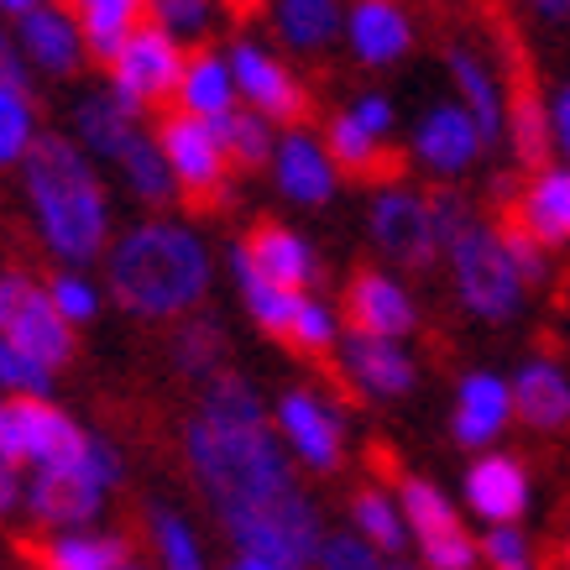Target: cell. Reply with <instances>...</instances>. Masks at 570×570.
Returning a JSON list of instances; mask_svg holds the SVG:
<instances>
[{"mask_svg": "<svg viewBox=\"0 0 570 570\" xmlns=\"http://www.w3.org/2000/svg\"><path fill=\"white\" fill-rule=\"evenodd\" d=\"M178 455L230 550L267 554L288 570L314 566L330 523L277 440L257 382L230 366L209 377L178 430Z\"/></svg>", "mask_w": 570, "mask_h": 570, "instance_id": "6da1fadb", "label": "cell"}, {"mask_svg": "<svg viewBox=\"0 0 570 570\" xmlns=\"http://www.w3.org/2000/svg\"><path fill=\"white\" fill-rule=\"evenodd\" d=\"M100 267L105 298L141 325H178L184 314L205 309L209 288H215L209 242L168 209L121 225L105 246Z\"/></svg>", "mask_w": 570, "mask_h": 570, "instance_id": "7a4b0ae2", "label": "cell"}, {"mask_svg": "<svg viewBox=\"0 0 570 570\" xmlns=\"http://www.w3.org/2000/svg\"><path fill=\"white\" fill-rule=\"evenodd\" d=\"M17 184L37 246L58 267H95L105 257L116 236V199L105 168L69 131H42L17 168Z\"/></svg>", "mask_w": 570, "mask_h": 570, "instance_id": "3957f363", "label": "cell"}, {"mask_svg": "<svg viewBox=\"0 0 570 570\" xmlns=\"http://www.w3.org/2000/svg\"><path fill=\"white\" fill-rule=\"evenodd\" d=\"M434 199H440V236H445L440 267H445L455 309L492 330L523 320L534 294H529V283L513 267V252L502 242V220L482 215L466 194H455L450 184H440Z\"/></svg>", "mask_w": 570, "mask_h": 570, "instance_id": "277c9868", "label": "cell"}, {"mask_svg": "<svg viewBox=\"0 0 570 570\" xmlns=\"http://www.w3.org/2000/svg\"><path fill=\"white\" fill-rule=\"evenodd\" d=\"M126 482V450L110 434L89 430L85 450L58 461V466H37L21 482V519L37 534H58V529H89L105 519L110 498Z\"/></svg>", "mask_w": 570, "mask_h": 570, "instance_id": "5b68a950", "label": "cell"}, {"mask_svg": "<svg viewBox=\"0 0 570 570\" xmlns=\"http://www.w3.org/2000/svg\"><path fill=\"white\" fill-rule=\"evenodd\" d=\"M366 242L393 273H430L440 267V199L409 178H377L366 194Z\"/></svg>", "mask_w": 570, "mask_h": 570, "instance_id": "8992f818", "label": "cell"}, {"mask_svg": "<svg viewBox=\"0 0 570 570\" xmlns=\"http://www.w3.org/2000/svg\"><path fill=\"white\" fill-rule=\"evenodd\" d=\"M393 498L409 523V544L424 570H482L476 529L466 523L461 502L424 471H393Z\"/></svg>", "mask_w": 570, "mask_h": 570, "instance_id": "52a82bcc", "label": "cell"}, {"mask_svg": "<svg viewBox=\"0 0 570 570\" xmlns=\"http://www.w3.org/2000/svg\"><path fill=\"white\" fill-rule=\"evenodd\" d=\"M273 409V430L288 450L298 476H335L351 455V414L346 403L314 382H294L267 403Z\"/></svg>", "mask_w": 570, "mask_h": 570, "instance_id": "ba28073f", "label": "cell"}, {"mask_svg": "<svg viewBox=\"0 0 570 570\" xmlns=\"http://www.w3.org/2000/svg\"><path fill=\"white\" fill-rule=\"evenodd\" d=\"M230 73H236V95L246 110H257L283 131V126H304L314 116V89L309 79L294 69V58L273 42H262L257 32H236L225 42Z\"/></svg>", "mask_w": 570, "mask_h": 570, "instance_id": "9c48e42d", "label": "cell"}, {"mask_svg": "<svg viewBox=\"0 0 570 570\" xmlns=\"http://www.w3.org/2000/svg\"><path fill=\"white\" fill-rule=\"evenodd\" d=\"M157 147H163V163L178 184V199H194V205H225L236 194V168L220 147V131L209 121H194L184 110H168L163 121L153 126Z\"/></svg>", "mask_w": 570, "mask_h": 570, "instance_id": "30bf717a", "label": "cell"}, {"mask_svg": "<svg viewBox=\"0 0 570 570\" xmlns=\"http://www.w3.org/2000/svg\"><path fill=\"white\" fill-rule=\"evenodd\" d=\"M330 362H335V377L346 382V393L362 403H403L424 382V362H419L414 341H393V335L346 330Z\"/></svg>", "mask_w": 570, "mask_h": 570, "instance_id": "8fae6325", "label": "cell"}, {"mask_svg": "<svg viewBox=\"0 0 570 570\" xmlns=\"http://www.w3.org/2000/svg\"><path fill=\"white\" fill-rule=\"evenodd\" d=\"M184 58H189V48H178L168 32H157L153 21H141L137 32L105 58V85L116 89L121 100H131L137 110L174 105V89L184 79Z\"/></svg>", "mask_w": 570, "mask_h": 570, "instance_id": "7c38bea8", "label": "cell"}, {"mask_svg": "<svg viewBox=\"0 0 570 570\" xmlns=\"http://www.w3.org/2000/svg\"><path fill=\"white\" fill-rule=\"evenodd\" d=\"M341 320H346V330L393 335V341H414L424 330V309H419V294L409 288V277L382 267V262L351 267L346 288H341Z\"/></svg>", "mask_w": 570, "mask_h": 570, "instance_id": "4fadbf2b", "label": "cell"}, {"mask_svg": "<svg viewBox=\"0 0 570 570\" xmlns=\"http://www.w3.org/2000/svg\"><path fill=\"white\" fill-rule=\"evenodd\" d=\"M409 157H414V168L434 184H461L466 174H476L487 157V137L476 131L461 105L450 100H434L424 105L409 126Z\"/></svg>", "mask_w": 570, "mask_h": 570, "instance_id": "5bb4252c", "label": "cell"}, {"mask_svg": "<svg viewBox=\"0 0 570 570\" xmlns=\"http://www.w3.org/2000/svg\"><path fill=\"white\" fill-rule=\"evenodd\" d=\"M461 513L476 519L482 529H498V523H523L534 513V471L523 466V455L513 450H482V455H471L466 471H461Z\"/></svg>", "mask_w": 570, "mask_h": 570, "instance_id": "9a60e30c", "label": "cell"}, {"mask_svg": "<svg viewBox=\"0 0 570 570\" xmlns=\"http://www.w3.org/2000/svg\"><path fill=\"white\" fill-rule=\"evenodd\" d=\"M440 63L450 79V100L476 121V131L487 137V153H502V141H508V73H502V63L466 37H450L440 48Z\"/></svg>", "mask_w": 570, "mask_h": 570, "instance_id": "2e32d148", "label": "cell"}, {"mask_svg": "<svg viewBox=\"0 0 570 570\" xmlns=\"http://www.w3.org/2000/svg\"><path fill=\"white\" fill-rule=\"evenodd\" d=\"M450 445L482 455L502 445V434L513 430V393H508V372L498 366H466L450 393Z\"/></svg>", "mask_w": 570, "mask_h": 570, "instance_id": "e0dca14e", "label": "cell"}, {"mask_svg": "<svg viewBox=\"0 0 570 570\" xmlns=\"http://www.w3.org/2000/svg\"><path fill=\"white\" fill-rule=\"evenodd\" d=\"M267 178L283 205L294 209H330L335 194H341V168L330 163L325 141L314 126H283L273 147V163H267Z\"/></svg>", "mask_w": 570, "mask_h": 570, "instance_id": "ac0fdd59", "label": "cell"}, {"mask_svg": "<svg viewBox=\"0 0 570 570\" xmlns=\"http://www.w3.org/2000/svg\"><path fill=\"white\" fill-rule=\"evenodd\" d=\"M502 220L523 230L529 242H539L550 257L570 252V168L566 163H539L529 174H519L513 194H508V209Z\"/></svg>", "mask_w": 570, "mask_h": 570, "instance_id": "d6986e66", "label": "cell"}, {"mask_svg": "<svg viewBox=\"0 0 570 570\" xmlns=\"http://www.w3.org/2000/svg\"><path fill=\"white\" fill-rule=\"evenodd\" d=\"M17 32V48L27 58L32 79H79L89 63V48H85V32L63 0H37L32 11H21L11 21Z\"/></svg>", "mask_w": 570, "mask_h": 570, "instance_id": "ffe728a7", "label": "cell"}, {"mask_svg": "<svg viewBox=\"0 0 570 570\" xmlns=\"http://www.w3.org/2000/svg\"><path fill=\"white\" fill-rule=\"evenodd\" d=\"M419 42V27L403 0H346V27H341V48L351 63L366 73L397 69Z\"/></svg>", "mask_w": 570, "mask_h": 570, "instance_id": "44dd1931", "label": "cell"}, {"mask_svg": "<svg viewBox=\"0 0 570 570\" xmlns=\"http://www.w3.org/2000/svg\"><path fill=\"white\" fill-rule=\"evenodd\" d=\"M89 440V430L79 419L52 403V397H11V434H6V455L17 461L21 471L37 466H58L79 455Z\"/></svg>", "mask_w": 570, "mask_h": 570, "instance_id": "7402d4cb", "label": "cell"}, {"mask_svg": "<svg viewBox=\"0 0 570 570\" xmlns=\"http://www.w3.org/2000/svg\"><path fill=\"white\" fill-rule=\"evenodd\" d=\"M513 393V424L534 434H566L570 430V366L554 351H529L508 372Z\"/></svg>", "mask_w": 570, "mask_h": 570, "instance_id": "603a6c76", "label": "cell"}, {"mask_svg": "<svg viewBox=\"0 0 570 570\" xmlns=\"http://www.w3.org/2000/svg\"><path fill=\"white\" fill-rule=\"evenodd\" d=\"M236 246L252 257V267L262 277H273L277 288H288V294H320V283H325L320 246L288 220H257Z\"/></svg>", "mask_w": 570, "mask_h": 570, "instance_id": "cb8c5ba5", "label": "cell"}, {"mask_svg": "<svg viewBox=\"0 0 570 570\" xmlns=\"http://www.w3.org/2000/svg\"><path fill=\"white\" fill-rule=\"evenodd\" d=\"M147 131V110H137L131 100H121L110 85L85 89L69 110V137L85 147L100 168H110L116 157L131 147V141Z\"/></svg>", "mask_w": 570, "mask_h": 570, "instance_id": "d4e9b609", "label": "cell"}, {"mask_svg": "<svg viewBox=\"0 0 570 570\" xmlns=\"http://www.w3.org/2000/svg\"><path fill=\"white\" fill-rule=\"evenodd\" d=\"M0 335H6L11 346H21L27 356H37V362L48 366V372H63V366L79 356V330H73L63 314L52 309L37 277H27V288L17 294V304L6 309V320H0Z\"/></svg>", "mask_w": 570, "mask_h": 570, "instance_id": "484cf974", "label": "cell"}, {"mask_svg": "<svg viewBox=\"0 0 570 570\" xmlns=\"http://www.w3.org/2000/svg\"><path fill=\"white\" fill-rule=\"evenodd\" d=\"M267 27H273L283 52L320 58V52L341 48L346 0H267Z\"/></svg>", "mask_w": 570, "mask_h": 570, "instance_id": "4316f807", "label": "cell"}, {"mask_svg": "<svg viewBox=\"0 0 570 570\" xmlns=\"http://www.w3.org/2000/svg\"><path fill=\"white\" fill-rule=\"evenodd\" d=\"M236 105H242V95H236V73H230L225 48H209V42L205 48H189L184 79H178V89H174V110L215 126V121H225Z\"/></svg>", "mask_w": 570, "mask_h": 570, "instance_id": "83f0119b", "label": "cell"}, {"mask_svg": "<svg viewBox=\"0 0 570 570\" xmlns=\"http://www.w3.org/2000/svg\"><path fill=\"white\" fill-rule=\"evenodd\" d=\"M320 141H325L330 163L341 168V178H362V184L393 178V157H397L393 141H382L377 131H366L351 105H335V110H330Z\"/></svg>", "mask_w": 570, "mask_h": 570, "instance_id": "f1b7e54d", "label": "cell"}, {"mask_svg": "<svg viewBox=\"0 0 570 570\" xmlns=\"http://www.w3.org/2000/svg\"><path fill=\"white\" fill-rule=\"evenodd\" d=\"M126 560H131V539L105 523L37 539V570H121Z\"/></svg>", "mask_w": 570, "mask_h": 570, "instance_id": "f546056e", "label": "cell"}, {"mask_svg": "<svg viewBox=\"0 0 570 570\" xmlns=\"http://www.w3.org/2000/svg\"><path fill=\"white\" fill-rule=\"evenodd\" d=\"M141 539H147V550H153V570H215L199 523H194L178 502H147Z\"/></svg>", "mask_w": 570, "mask_h": 570, "instance_id": "4dcf8cb0", "label": "cell"}, {"mask_svg": "<svg viewBox=\"0 0 570 570\" xmlns=\"http://www.w3.org/2000/svg\"><path fill=\"white\" fill-rule=\"evenodd\" d=\"M225 362H230V335L215 314H184L174 330H168V366H174L184 382H199L205 387L209 377H220Z\"/></svg>", "mask_w": 570, "mask_h": 570, "instance_id": "1f68e13d", "label": "cell"}, {"mask_svg": "<svg viewBox=\"0 0 570 570\" xmlns=\"http://www.w3.org/2000/svg\"><path fill=\"white\" fill-rule=\"evenodd\" d=\"M225 273H230V288H236V298H242L246 320H252L267 341H283V335H288V320H294L298 294L277 288L273 277H262L236 242H230V252H225Z\"/></svg>", "mask_w": 570, "mask_h": 570, "instance_id": "d6a6232c", "label": "cell"}, {"mask_svg": "<svg viewBox=\"0 0 570 570\" xmlns=\"http://www.w3.org/2000/svg\"><path fill=\"white\" fill-rule=\"evenodd\" d=\"M346 529H356L366 544H377L387 560H403V554H409V523H403V508H397V498H393V482L351 487Z\"/></svg>", "mask_w": 570, "mask_h": 570, "instance_id": "836d02e7", "label": "cell"}, {"mask_svg": "<svg viewBox=\"0 0 570 570\" xmlns=\"http://www.w3.org/2000/svg\"><path fill=\"white\" fill-rule=\"evenodd\" d=\"M110 174L121 178V189L131 194L147 215L178 205V184H174V174H168V163H163V147H157L153 126H147V131H141V137L131 141L116 163H110Z\"/></svg>", "mask_w": 570, "mask_h": 570, "instance_id": "e575fe53", "label": "cell"}, {"mask_svg": "<svg viewBox=\"0 0 570 570\" xmlns=\"http://www.w3.org/2000/svg\"><path fill=\"white\" fill-rule=\"evenodd\" d=\"M63 6H69L73 21H79L85 48L95 63H105V58L147 21V0H63Z\"/></svg>", "mask_w": 570, "mask_h": 570, "instance_id": "d590c367", "label": "cell"}, {"mask_svg": "<svg viewBox=\"0 0 570 570\" xmlns=\"http://www.w3.org/2000/svg\"><path fill=\"white\" fill-rule=\"evenodd\" d=\"M341 335H346V320H341V304H335V298L298 294L283 346L294 351V356H304V362H330L335 346H341Z\"/></svg>", "mask_w": 570, "mask_h": 570, "instance_id": "8d00e7d4", "label": "cell"}, {"mask_svg": "<svg viewBox=\"0 0 570 570\" xmlns=\"http://www.w3.org/2000/svg\"><path fill=\"white\" fill-rule=\"evenodd\" d=\"M215 131H220V147H225V157H230L236 174H267L273 147H277V126L267 121V116L236 105L225 121H215Z\"/></svg>", "mask_w": 570, "mask_h": 570, "instance_id": "74e56055", "label": "cell"}, {"mask_svg": "<svg viewBox=\"0 0 570 570\" xmlns=\"http://www.w3.org/2000/svg\"><path fill=\"white\" fill-rule=\"evenodd\" d=\"M42 137V110H37V95L21 85H0V174L11 168L17 174L27 153Z\"/></svg>", "mask_w": 570, "mask_h": 570, "instance_id": "f35d334b", "label": "cell"}, {"mask_svg": "<svg viewBox=\"0 0 570 570\" xmlns=\"http://www.w3.org/2000/svg\"><path fill=\"white\" fill-rule=\"evenodd\" d=\"M42 294H48V304L63 320H69L73 330H85V325H95L105 314V283H95L89 277V267H52V277H42Z\"/></svg>", "mask_w": 570, "mask_h": 570, "instance_id": "ab89813d", "label": "cell"}, {"mask_svg": "<svg viewBox=\"0 0 570 570\" xmlns=\"http://www.w3.org/2000/svg\"><path fill=\"white\" fill-rule=\"evenodd\" d=\"M147 21L178 48H205L220 27V0H147Z\"/></svg>", "mask_w": 570, "mask_h": 570, "instance_id": "60d3db41", "label": "cell"}, {"mask_svg": "<svg viewBox=\"0 0 570 570\" xmlns=\"http://www.w3.org/2000/svg\"><path fill=\"white\" fill-rule=\"evenodd\" d=\"M476 550H482V570H544L534 539L523 523H498V529H482L476 534Z\"/></svg>", "mask_w": 570, "mask_h": 570, "instance_id": "b9f144b4", "label": "cell"}, {"mask_svg": "<svg viewBox=\"0 0 570 570\" xmlns=\"http://www.w3.org/2000/svg\"><path fill=\"white\" fill-rule=\"evenodd\" d=\"M387 566H393V560H387L377 544H366L356 529L341 523V529H325L309 570H387Z\"/></svg>", "mask_w": 570, "mask_h": 570, "instance_id": "7bdbcfd3", "label": "cell"}, {"mask_svg": "<svg viewBox=\"0 0 570 570\" xmlns=\"http://www.w3.org/2000/svg\"><path fill=\"white\" fill-rule=\"evenodd\" d=\"M52 377L58 372H48L37 356L0 335V397H52Z\"/></svg>", "mask_w": 570, "mask_h": 570, "instance_id": "ee69618b", "label": "cell"}, {"mask_svg": "<svg viewBox=\"0 0 570 570\" xmlns=\"http://www.w3.org/2000/svg\"><path fill=\"white\" fill-rule=\"evenodd\" d=\"M502 242H508V252H513V267H519V277L529 283V294H544L554 277V257L544 252L539 242H529L523 230H513V225L502 220Z\"/></svg>", "mask_w": 570, "mask_h": 570, "instance_id": "f6af8a7d", "label": "cell"}, {"mask_svg": "<svg viewBox=\"0 0 570 570\" xmlns=\"http://www.w3.org/2000/svg\"><path fill=\"white\" fill-rule=\"evenodd\" d=\"M346 105L356 110V121H362L366 131H377L382 141H397V100L387 95V89L366 85V89H356Z\"/></svg>", "mask_w": 570, "mask_h": 570, "instance_id": "bcb514c9", "label": "cell"}, {"mask_svg": "<svg viewBox=\"0 0 570 570\" xmlns=\"http://www.w3.org/2000/svg\"><path fill=\"white\" fill-rule=\"evenodd\" d=\"M544 121H550V157L570 168V73H560L544 95Z\"/></svg>", "mask_w": 570, "mask_h": 570, "instance_id": "7dc6e473", "label": "cell"}, {"mask_svg": "<svg viewBox=\"0 0 570 570\" xmlns=\"http://www.w3.org/2000/svg\"><path fill=\"white\" fill-rule=\"evenodd\" d=\"M0 85H21V89H32V69H27V58H21L17 48V32H11V21L0 17Z\"/></svg>", "mask_w": 570, "mask_h": 570, "instance_id": "c3c4849f", "label": "cell"}, {"mask_svg": "<svg viewBox=\"0 0 570 570\" xmlns=\"http://www.w3.org/2000/svg\"><path fill=\"white\" fill-rule=\"evenodd\" d=\"M21 482H27V471L0 450V523H11L21 513Z\"/></svg>", "mask_w": 570, "mask_h": 570, "instance_id": "681fc988", "label": "cell"}, {"mask_svg": "<svg viewBox=\"0 0 570 570\" xmlns=\"http://www.w3.org/2000/svg\"><path fill=\"white\" fill-rule=\"evenodd\" d=\"M519 6L534 21H544V27H560V21H570V0H519Z\"/></svg>", "mask_w": 570, "mask_h": 570, "instance_id": "f907efd6", "label": "cell"}, {"mask_svg": "<svg viewBox=\"0 0 570 570\" xmlns=\"http://www.w3.org/2000/svg\"><path fill=\"white\" fill-rule=\"evenodd\" d=\"M27 277L32 273H21V267H0V320H6V309L17 304V294L27 288Z\"/></svg>", "mask_w": 570, "mask_h": 570, "instance_id": "816d5d0a", "label": "cell"}, {"mask_svg": "<svg viewBox=\"0 0 570 570\" xmlns=\"http://www.w3.org/2000/svg\"><path fill=\"white\" fill-rule=\"evenodd\" d=\"M225 570H288V566H277V560H267V554L230 550V560H225Z\"/></svg>", "mask_w": 570, "mask_h": 570, "instance_id": "f5cc1de1", "label": "cell"}, {"mask_svg": "<svg viewBox=\"0 0 570 570\" xmlns=\"http://www.w3.org/2000/svg\"><path fill=\"white\" fill-rule=\"evenodd\" d=\"M32 6H37V0H0V17H11V21H17L21 11H32Z\"/></svg>", "mask_w": 570, "mask_h": 570, "instance_id": "db71d44e", "label": "cell"}, {"mask_svg": "<svg viewBox=\"0 0 570 570\" xmlns=\"http://www.w3.org/2000/svg\"><path fill=\"white\" fill-rule=\"evenodd\" d=\"M6 434H11V397H0V450H6Z\"/></svg>", "mask_w": 570, "mask_h": 570, "instance_id": "11a10c76", "label": "cell"}, {"mask_svg": "<svg viewBox=\"0 0 570 570\" xmlns=\"http://www.w3.org/2000/svg\"><path fill=\"white\" fill-rule=\"evenodd\" d=\"M554 566L570 570V523H566V534H560V550H554Z\"/></svg>", "mask_w": 570, "mask_h": 570, "instance_id": "9f6ffc18", "label": "cell"}, {"mask_svg": "<svg viewBox=\"0 0 570 570\" xmlns=\"http://www.w3.org/2000/svg\"><path fill=\"white\" fill-rule=\"evenodd\" d=\"M257 6H267V0H220V11H242V17L246 11H257Z\"/></svg>", "mask_w": 570, "mask_h": 570, "instance_id": "6f0895ef", "label": "cell"}, {"mask_svg": "<svg viewBox=\"0 0 570 570\" xmlns=\"http://www.w3.org/2000/svg\"><path fill=\"white\" fill-rule=\"evenodd\" d=\"M121 570H153V560H137V554H131V560H126Z\"/></svg>", "mask_w": 570, "mask_h": 570, "instance_id": "680465c9", "label": "cell"}, {"mask_svg": "<svg viewBox=\"0 0 570 570\" xmlns=\"http://www.w3.org/2000/svg\"><path fill=\"white\" fill-rule=\"evenodd\" d=\"M387 570H424V566H419V560H393Z\"/></svg>", "mask_w": 570, "mask_h": 570, "instance_id": "91938a15", "label": "cell"}]
</instances>
